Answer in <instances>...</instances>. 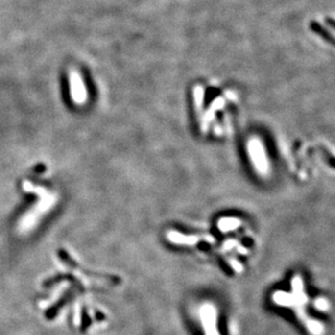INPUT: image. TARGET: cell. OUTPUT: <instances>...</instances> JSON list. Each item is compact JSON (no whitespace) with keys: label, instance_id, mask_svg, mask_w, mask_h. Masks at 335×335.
I'll list each match as a JSON object with an SVG mask.
<instances>
[{"label":"cell","instance_id":"obj_1","mask_svg":"<svg viewBox=\"0 0 335 335\" xmlns=\"http://www.w3.org/2000/svg\"><path fill=\"white\" fill-rule=\"evenodd\" d=\"M201 318H203L204 328L206 335H218L215 327V311L213 306H204L201 311Z\"/></svg>","mask_w":335,"mask_h":335},{"label":"cell","instance_id":"obj_2","mask_svg":"<svg viewBox=\"0 0 335 335\" xmlns=\"http://www.w3.org/2000/svg\"><path fill=\"white\" fill-rule=\"evenodd\" d=\"M70 84L73 98L77 101H82V99L85 98V88H84L82 77L76 71H72L70 73Z\"/></svg>","mask_w":335,"mask_h":335}]
</instances>
